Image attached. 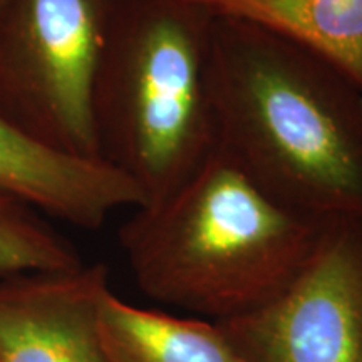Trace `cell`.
Here are the masks:
<instances>
[{
    "label": "cell",
    "instance_id": "1",
    "mask_svg": "<svg viewBox=\"0 0 362 362\" xmlns=\"http://www.w3.org/2000/svg\"><path fill=\"white\" fill-rule=\"evenodd\" d=\"M210 90L218 146L285 205L362 218V88L325 59L214 16Z\"/></svg>",
    "mask_w": 362,
    "mask_h": 362
},
{
    "label": "cell",
    "instance_id": "2",
    "mask_svg": "<svg viewBox=\"0 0 362 362\" xmlns=\"http://www.w3.org/2000/svg\"><path fill=\"white\" fill-rule=\"evenodd\" d=\"M329 221L285 205L216 144L183 183L134 208L119 245L144 296L220 322L277 297Z\"/></svg>",
    "mask_w": 362,
    "mask_h": 362
},
{
    "label": "cell",
    "instance_id": "3",
    "mask_svg": "<svg viewBox=\"0 0 362 362\" xmlns=\"http://www.w3.org/2000/svg\"><path fill=\"white\" fill-rule=\"evenodd\" d=\"M214 16L189 0H121L93 89L98 156L161 198L218 144L210 90ZM143 203V205H144Z\"/></svg>",
    "mask_w": 362,
    "mask_h": 362
},
{
    "label": "cell",
    "instance_id": "4",
    "mask_svg": "<svg viewBox=\"0 0 362 362\" xmlns=\"http://www.w3.org/2000/svg\"><path fill=\"white\" fill-rule=\"evenodd\" d=\"M121 0H4L0 117L44 146L99 158L93 89Z\"/></svg>",
    "mask_w": 362,
    "mask_h": 362
},
{
    "label": "cell",
    "instance_id": "5",
    "mask_svg": "<svg viewBox=\"0 0 362 362\" xmlns=\"http://www.w3.org/2000/svg\"><path fill=\"white\" fill-rule=\"evenodd\" d=\"M218 325L243 362H362V218L330 220L277 297Z\"/></svg>",
    "mask_w": 362,
    "mask_h": 362
},
{
    "label": "cell",
    "instance_id": "6",
    "mask_svg": "<svg viewBox=\"0 0 362 362\" xmlns=\"http://www.w3.org/2000/svg\"><path fill=\"white\" fill-rule=\"evenodd\" d=\"M107 287L104 264L0 279V362H111L98 329Z\"/></svg>",
    "mask_w": 362,
    "mask_h": 362
},
{
    "label": "cell",
    "instance_id": "7",
    "mask_svg": "<svg viewBox=\"0 0 362 362\" xmlns=\"http://www.w3.org/2000/svg\"><path fill=\"white\" fill-rule=\"evenodd\" d=\"M0 197L89 230L144 203L141 189L110 163L44 146L2 117Z\"/></svg>",
    "mask_w": 362,
    "mask_h": 362
},
{
    "label": "cell",
    "instance_id": "8",
    "mask_svg": "<svg viewBox=\"0 0 362 362\" xmlns=\"http://www.w3.org/2000/svg\"><path fill=\"white\" fill-rule=\"evenodd\" d=\"M98 329L111 362H243L215 320L143 309L111 287L99 298Z\"/></svg>",
    "mask_w": 362,
    "mask_h": 362
},
{
    "label": "cell",
    "instance_id": "9",
    "mask_svg": "<svg viewBox=\"0 0 362 362\" xmlns=\"http://www.w3.org/2000/svg\"><path fill=\"white\" fill-rule=\"evenodd\" d=\"M325 59L362 88V0H189Z\"/></svg>",
    "mask_w": 362,
    "mask_h": 362
},
{
    "label": "cell",
    "instance_id": "10",
    "mask_svg": "<svg viewBox=\"0 0 362 362\" xmlns=\"http://www.w3.org/2000/svg\"><path fill=\"white\" fill-rule=\"evenodd\" d=\"M78 250L33 208L0 197V279L83 267Z\"/></svg>",
    "mask_w": 362,
    "mask_h": 362
},
{
    "label": "cell",
    "instance_id": "11",
    "mask_svg": "<svg viewBox=\"0 0 362 362\" xmlns=\"http://www.w3.org/2000/svg\"><path fill=\"white\" fill-rule=\"evenodd\" d=\"M2 2H4V0H0V6H2Z\"/></svg>",
    "mask_w": 362,
    "mask_h": 362
}]
</instances>
